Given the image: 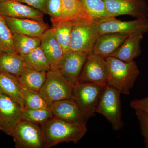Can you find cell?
<instances>
[{"label": "cell", "mask_w": 148, "mask_h": 148, "mask_svg": "<svg viewBox=\"0 0 148 148\" xmlns=\"http://www.w3.org/2000/svg\"><path fill=\"white\" fill-rule=\"evenodd\" d=\"M109 16L116 18L127 15L136 18H148L146 0H103Z\"/></svg>", "instance_id": "10"}, {"label": "cell", "mask_w": 148, "mask_h": 148, "mask_svg": "<svg viewBox=\"0 0 148 148\" xmlns=\"http://www.w3.org/2000/svg\"><path fill=\"white\" fill-rule=\"evenodd\" d=\"M23 57L27 69L45 72L51 70L49 62L40 45Z\"/></svg>", "instance_id": "23"}, {"label": "cell", "mask_w": 148, "mask_h": 148, "mask_svg": "<svg viewBox=\"0 0 148 148\" xmlns=\"http://www.w3.org/2000/svg\"><path fill=\"white\" fill-rule=\"evenodd\" d=\"M10 1V0H0V2L5 1Z\"/></svg>", "instance_id": "34"}, {"label": "cell", "mask_w": 148, "mask_h": 148, "mask_svg": "<svg viewBox=\"0 0 148 148\" xmlns=\"http://www.w3.org/2000/svg\"><path fill=\"white\" fill-rule=\"evenodd\" d=\"M87 55L82 52H67L61 61L59 71L73 86L79 82L81 72Z\"/></svg>", "instance_id": "13"}, {"label": "cell", "mask_w": 148, "mask_h": 148, "mask_svg": "<svg viewBox=\"0 0 148 148\" xmlns=\"http://www.w3.org/2000/svg\"><path fill=\"white\" fill-rule=\"evenodd\" d=\"M0 13L4 16L43 21L44 14L16 0L0 2Z\"/></svg>", "instance_id": "14"}, {"label": "cell", "mask_w": 148, "mask_h": 148, "mask_svg": "<svg viewBox=\"0 0 148 148\" xmlns=\"http://www.w3.org/2000/svg\"><path fill=\"white\" fill-rule=\"evenodd\" d=\"M99 35L109 33L131 35L135 33L145 34L148 32V18H136L132 21H122L110 18L95 21Z\"/></svg>", "instance_id": "8"}, {"label": "cell", "mask_w": 148, "mask_h": 148, "mask_svg": "<svg viewBox=\"0 0 148 148\" xmlns=\"http://www.w3.org/2000/svg\"><path fill=\"white\" fill-rule=\"evenodd\" d=\"M108 69L107 84L121 94L129 95L140 71L134 61L125 62L113 56L106 57Z\"/></svg>", "instance_id": "2"}, {"label": "cell", "mask_w": 148, "mask_h": 148, "mask_svg": "<svg viewBox=\"0 0 148 148\" xmlns=\"http://www.w3.org/2000/svg\"><path fill=\"white\" fill-rule=\"evenodd\" d=\"M21 106L0 90V130L11 136L14 130L22 120Z\"/></svg>", "instance_id": "9"}, {"label": "cell", "mask_w": 148, "mask_h": 148, "mask_svg": "<svg viewBox=\"0 0 148 148\" xmlns=\"http://www.w3.org/2000/svg\"><path fill=\"white\" fill-rule=\"evenodd\" d=\"M50 108L56 117L66 121L86 125V123L79 107L73 99L56 101Z\"/></svg>", "instance_id": "16"}, {"label": "cell", "mask_w": 148, "mask_h": 148, "mask_svg": "<svg viewBox=\"0 0 148 148\" xmlns=\"http://www.w3.org/2000/svg\"><path fill=\"white\" fill-rule=\"evenodd\" d=\"M16 1L36 9L45 14V7L47 0H16Z\"/></svg>", "instance_id": "32"}, {"label": "cell", "mask_w": 148, "mask_h": 148, "mask_svg": "<svg viewBox=\"0 0 148 148\" xmlns=\"http://www.w3.org/2000/svg\"><path fill=\"white\" fill-rule=\"evenodd\" d=\"M135 111L145 145L148 148V113L141 110H135Z\"/></svg>", "instance_id": "31"}, {"label": "cell", "mask_w": 148, "mask_h": 148, "mask_svg": "<svg viewBox=\"0 0 148 148\" xmlns=\"http://www.w3.org/2000/svg\"><path fill=\"white\" fill-rule=\"evenodd\" d=\"M24 87L18 77L6 73L0 72V90L16 101L24 110L23 90Z\"/></svg>", "instance_id": "19"}, {"label": "cell", "mask_w": 148, "mask_h": 148, "mask_svg": "<svg viewBox=\"0 0 148 148\" xmlns=\"http://www.w3.org/2000/svg\"><path fill=\"white\" fill-rule=\"evenodd\" d=\"M130 106L134 110H139L148 113V97L131 101Z\"/></svg>", "instance_id": "33"}, {"label": "cell", "mask_w": 148, "mask_h": 148, "mask_svg": "<svg viewBox=\"0 0 148 148\" xmlns=\"http://www.w3.org/2000/svg\"><path fill=\"white\" fill-rule=\"evenodd\" d=\"M73 23L72 21H66L52 27L56 39L65 54L69 51Z\"/></svg>", "instance_id": "26"}, {"label": "cell", "mask_w": 148, "mask_h": 148, "mask_svg": "<svg viewBox=\"0 0 148 148\" xmlns=\"http://www.w3.org/2000/svg\"><path fill=\"white\" fill-rule=\"evenodd\" d=\"M45 14L50 16L52 27L62 23L64 18V9L62 0H47Z\"/></svg>", "instance_id": "30"}, {"label": "cell", "mask_w": 148, "mask_h": 148, "mask_svg": "<svg viewBox=\"0 0 148 148\" xmlns=\"http://www.w3.org/2000/svg\"><path fill=\"white\" fill-rule=\"evenodd\" d=\"M54 116L50 107L38 109H24L22 111V120L42 125Z\"/></svg>", "instance_id": "27"}, {"label": "cell", "mask_w": 148, "mask_h": 148, "mask_svg": "<svg viewBox=\"0 0 148 148\" xmlns=\"http://www.w3.org/2000/svg\"><path fill=\"white\" fill-rule=\"evenodd\" d=\"M0 51L16 53L13 42V34L6 23L4 16L0 13Z\"/></svg>", "instance_id": "28"}, {"label": "cell", "mask_w": 148, "mask_h": 148, "mask_svg": "<svg viewBox=\"0 0 148 148\" xmlns=\"http://www.w3.org/2000/svg\"><path fill=\"white\" fill-rule=\"evenodd\" d=\"M79 82L107 84L108 69L106 57L92 53L87 55Z\"/></svg>", "instance_id": "11"}, {"label": "cell", "mask_w": 148, "mask_h": 148, "mask_svg": "<svg viewBox=\"0 0 148 148\" xmlns=\"http://www.w3.org/2000/svg\"><path fill=\"white\" fill-rule=\"evenodd\" d=\"M40 46L49 62L51 70H59L65 53L56 39L52 28L48 29L41 37Z\"/></svg>", "instance_id": "15"}, {"label": "cell", "mask_w": 148, "mask_h": 148, "mask_svg": "<svg viewBox=\"0 0 148 148\" xmlns=\"http://www.w3.org/2000/svg\"><path fill=\"white\" fill-rule=\"evenodd\" d=\"M86 10L95 21L112 18L109 16L103 0H80Z\"/></svg>", "instance_id": "25"}, {"label": "cell", "mask_w": 148, "mask_h": 148, "mask_svg": "<svg viewBox=\"0 0 148 148\" xmlns=\"http://www.w3.org/2000/svg\"><path fill=\"white\" fill-rule=\"evenodd\" d=\"M47 73L26 68L18 79L23 87L39 92L45 82Z\"/></svg>", "instance_id": "22"}, {"label": "cell", "mask_w": 148, "mask_h": 148, "mask_svg": "<svg viewBox=\"0 0 148 148\" xmlns=\"http://www.w3.org/2000/svg\"><path fill=\"white\" fill-rule=\"evenodd\" d=\"M129 36L115 33L100 35L95 42L92 53L106 58L112 56Z\"/></svg>", "instance_id": "17"}, {"label": "cell", "mask_w": 148, "mask_h": 148, "mask_svg": "<svg viewBox=\"0 0 148 148\" xmlns=\"http://www.w3.org/2000/svg\"><path fill=\"white\" fill-rule=\"evenodd\" d=\"M73 86L59 70H50L39 92L50 108L56 101L72 99Z\"/></svg>", "instance_id": "4"}, {"label": "cell", "mask_w": 148, "mask_h": 148, "mask_svg": "<svg viewBox=\"0 0 148 148\" xmlns=\"http://www.w3.org/2000/svg\"><path fill=\"white\" fill-rule=\"evenodd\" d=\"M23 99L24 109H38L49 107L39 92L24 88Z\"/></svg>", "instance_id": "29"}, {"label": "cell", "mask_w": 148, "mask_h": 148, "mask_svg": "<svg viewBox=\"0 0 148 148\" xmlns=\"http://www.w3.org/2000/svg\"><path fill=\"white\" fill-rule=\"evenodd\" d=\"M7 25L12 34H19L29 37L41 38L49 29L44 21L25 18L4 16Z\"/></svg>", "instance_id": "12"}, {"label": "cell", "mask_w": 148, "mask_h": 148, "mask_svg": "<svg viewBox=\"0 0 148 148\" xmlns=\"http://www.w3.org/2000/svg\"><path fill=\"white\" fill-rule=\"evenodd\" d=\"M99 35L95 21L74 22L68 52L92 53Z\"/></svg>", "instance_id": "5"}, {"label": "cell", "mask_w": 148, "mask_h": 148, "mask_svg": "<svg viewBox=\"0 0 148 148\" xmlns=\"http://www.w3.org/2000/svg\"><path fill=\"white\" fill-rule=\"evenodd\" d=\"M143 38L142 33L130 35L112 56L125 62L134 61L142 53L140 44Z\"/></svg>", "instance_id": "18"}, {"label": "cell", "mask_w": 148, "mask_h": 148, "mask_svg": "<svg viewBox=\"0 0 148 148\" xmlns=\"http://www.w3.org/2000/svg\"><path fill=\"white\" fill-rule=\"evenodd\" d=\"M45 140V148L64 143L76 144L87 131L86 125L66 121L53 116L41 125Z\"/></svg>", "instance_id": "1"}, {"label": "cell", "mask_w": 148, "mask_h": 148, "mask_svg": "<svg viewBox=\"0 0 148 148\" xmlns=\"http://www.w3.org/2000/svg\"><path fill=\"white\" fill-rule=\"evenodd\" d=\"M62 1L64 9V18L62 23L66 21H94L80 0H62Z\"/></svg>", "instance_id": "21"}, {"label": "cell", "mask_w": 148, "mask_h": 148, "mask_svg": "<svg viewBox=\"0 0 148 148\" xmlns=\"http://www.w3.org/2000/svg\"><path fill=\"white\" fill-rule=\"evenodd\" d=\"M106 85L79 82L74 86L72 99L77 104L86 123L96 113Z\"/></svg>", "instance_id": "3"}, {"label": "cell", "mask_w": 148, "mask_h": 148, "mask_svg": "<svg viewBox=\"0 0 148 148\" xmlns=\"http://www.w3.org/2000/svg\"><path fill=\"white\" fill-rule=\"evenodd\" d=\"M11 136L16 148H45V138L40 125L22 120Z\"/></svg>", "instance_id": "7"}, {"label": "cell", "mask_w": 148, "mask_h": 148, "mask_svg": "<svg viewBox=\"0 0 148 148\" xmlns=\"http://www.w3.org/2000/svg\"><path fill=\"white\" fill-rule=\"evenodd\" d=\"M26 69L24 58L19 53L0 51V72L18 77Z\"/></svg>", "instance_id": "20"}, {"label": "cell", "mask_w": 148, "mask_h": 148, "mask_svg": "<svg viewBox=\"0 0 148 148\" xmlns=\"http://www.w3.org/2000/svg\"><path fill=\"white\" fill-rule=\"evenodd\" d=\"M41 41V37L35 38L19 34H13L14 47L16 52L22 57L40 45Z\"/></svg>", "instance_id": "24"}, {"label": "cell", "mask_w": 148, "mask_h": 148, "mask_svg": "<svg viewBox=\"0 0 148 148\" xmlns=\"http://www.w3.org/2000/svg\"><path fill=\"white\" fill-rule=\"evenodd\" d=\"M121 94L115 88L107 84L96 112L106 118L115 131L124 126L121 119Z\"/></svg>", "instance_id": "6"}]
</instances>
